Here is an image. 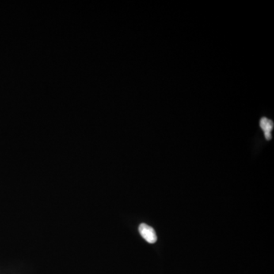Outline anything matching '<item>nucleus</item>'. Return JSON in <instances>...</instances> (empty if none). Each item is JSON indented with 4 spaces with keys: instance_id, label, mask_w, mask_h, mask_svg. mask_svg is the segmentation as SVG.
<instances>
[{
    "instance_id": "f03ea898",
    "label": "nucleus",
    "mask_w": 274,
    "mask_h": 274,
    "mask_svg": "<svg viewBox=\"0 0 274 274\" xmlns=\"http://www.w3.org/2000/svg\"><path fill=\"white\" fill-rule=\"evenodd\" d=\"M260 127L262 128L264 131V135H265L266 139L267 140L271 139V131H272L273 127H274V123L269 119L267 118H263L260 120Z\"/></svg>"
},
{
    "instance_id": "f257e3e1",
    "label": "nucleus",
    "mask_w": 274,
    "mask_h": 274,
    "mask_svg": "<svg viewBox=\"0 0 274 274\" xmlns=\"http://www.w3.org/2000/svg\"><path fill=\"white\" fill-rule=\"evenodd\" d=\"M139 232L142 238H144L147 242L153 244L157 241V233L151 226L142 223L139 226Z\"/></svg>"
}]
</instances>
